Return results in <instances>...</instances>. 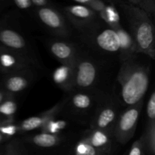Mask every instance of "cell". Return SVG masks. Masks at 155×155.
Listing matches in <instances>:
<instances>
[{
    "mask_svg": "<svg viewBox=\"0 0 155 155\" xmlns=\"http://www.w3.org/2000/svg\"><path fill=\"white\" fill-rule=\"evenodd\" d=\"M0 155H24L19 145L16 142L8 144L4 150H0Z\"/></svg>",
    "mask_w": 155,
    "mask_h": 155,
    "instance_id": "f1b7e54d",
    "label": "cell"
},
{
    "mask_svg": "<svg viewBox=\"0 0 155 155\" xmlns=\"http://www.w3.org/2000/svg\"><path fill=\"white\" fill-rule=\"evenodd\" d=\"M0 43L5 48L26 56V41L17 30L0 25Z\"/></svg>",
    "mask_w": 155,
    "mask_h": 155,
    "instance_id": "9c48e42d",
    "label": "cell"
},
{
    "mask_svg": "<svg viewBox=\"0 0 155 155\" xmlns=\"http://www.w3.org/2000/svg\"><path fill=\"white\" fill-rule=\"evenodd\" d=\"M18 133V126L13 123H0V133L6 139H10Z\"/></svg>",
    "mask_w": 155,
    "mask_h": 155,
    "instance_id": "d4e9b609",
    "label": "cell"
},
{
    "mask_svg": "<svg viewBox=\"0 0 155 155\" xmlns=\"http://www.w3.org/2000/svg\"><path fill=\"white\" fill-rule=\"evenodd\" d=\"M92 98L89 94L78 92L74 94L71 98V104L76 110L83 112L88 110L92 104Z\"/></svg>",
    "mask_w": 155,
    "mask_h": 155,
    "instance_id": "d6986e66",
    "label": "cell"
},
{
    "mask_svg": "<svg viewBox=\"0 0 155 155\" xmlns=\"http://www.w3.org/2000/svg\"><path fill=\"white\" fill-rule=\"evenodd\" d=\"M117 33L120 39V59L124 62L128 59L135 57L138 54L137 48L134 39L132 37L130 32L124 30L120 24L114 28Z\"/></svg>",
    "mask_w": 155,
    "mask_h": 155,
    "instance_id": "5bb4252c",
    "label": "cell"
},
{
    "mask_svg": "<svg viewBox=\"0 0 155 155\" xmlns=\"http://www.w3.org/2000/svg\"><path fill=\"white\" fill-rule=\"evenodd\" d=\"M28 72L27 69L5 75L3 80L2 90L12 96L27 89L31 81V77L28 75Z\"/></svg>",
    "mask_w": 155,
    "mask_h": 155,
    "instance_id": "30bf717a",
    "label": "cell"
},
{
    "mask_svg": "<svg viewBox=\"0 0 155 155\" xmlns=\"http://www.w3.org/2000/svg\"><path fill=\"white\" fill-rule=\"evenodd\" d=\"M51 54L61 63L74 67L77 61L75 48L69 42L61 40H52L49 43Z\"/></svg>",
    "mask_w": 155,
    "mask_h": 155,
    "instance_id": "8fae6325",
    "label": "cell"
},
{
    "mask_svg": "<svg viewBox=\"0 0 155 155\" xmlns=\"http://www.w3.org/2000/svg\"><path fill=\"white\" fill-rule=\"evenodd\" d=\"M64 15L74 26L78 28L92 30L98 26V21H101L98 14L83 5L77 4L64 8Z\"/></svg>",
    "mask_w": 155,
    "mask_h": 155,
    "instance_id": "277c9868",
    "label": "cell"
},
{
    "mask_svg": "<svg viewBox=\"0 0 155 155\" xmlns=\"http://www.w3.org/2000/svg\"><path fill=\"white\" fill-rule=\"evenodd\" d=\"M120 7L130 27L138 54H145L154 60L155 57L154 26L151 15L130 3H120Z\"/></svg>",
    "mask_w": 155,
    "mask_h": 155,
    "instance_id": "7a4b0ae2",
    "label": "cell"
},
{
    "mask_svg": "<svg viewBox=\"0 0 155 155\" xmlns=\"http://www.w3.org/2000/svg\"><path fill=\"white\" fill-rule=\"evenodd\" d=\"M15 4L18 8L24 11L30 10L33 6L31 0H13Z\"/></svg>",
    "mask_w": 155,
    "mask_h": 155,
    "instance_id": "f546056e",
    "label": "cell"
},
{
    "mask_svg": "<svg viewBox=\"0 0 155 155\" xmlns=\"http://www.w3.org/2000/svg\"><path fill=\"white\" fill-rule=\"evenodd\" d=\"M61 139V137L59 135L51 134L45 132H41L30 138L31 143L40 148H52L56 146L60 143Z\"/></svg>",
    "mask_w": 155,
    "mask_h": 155,
    "instance_id": "e0dca14e",
    "label": "cell"
},
{
    "mask_svg": "<svg viewBox=\"0 0 155 155\" xmlns=\"http://www.w3.org/2000/svg\"><path fill=\"white\" fill-rule=\"evenodd\" d=\"M33 6L36 8L45 7V6L51 5L49 0H31Z\"/></svg>",
    "mask_w": 155,
    "mask_h": 155,
    "instance_id": "4dcf8cb0",
    "label": "cell"
},
{
    "mask_svg": "<svg viewBox=\"0 0 155 155\" xmlns=\"http://www.w3.org/2000/svg\"><path fill=\"white\" fill-rule=\"evenodd\" d=\"M97 74V67L92 61L77 59L74 65L73 88L80 90L90 89L96 82Z\"/></svg>",
    "mask_w": 155,
    "mask_h": 155,
    "instance_id": "5b68a950",
    "label": "cell"
},
{
    "mask_svg": "<svg viewBox=\"0 0 155 155\" xmlns=\"http://www.w3.org/2000/svg\"><path fill=\"white\" fill-rule=\"evenodd\" d=\"M112 133L100 130H91L84 138L85 140L97 149L109 154L110 149V136Z\"/></svg>",
    "mask_w": 155,
    "mask_h": 155,
    "instance_id": "9a60e30c",
    "label": "cell"
},
{
    "mask_svg": "<svg viewBox=\"0 0 155 155\" xmlns=\"http://www.w3.org/2000/svg\"><path fill=\"white\" fill-rule=\"evenodd\" d=\"M67 127V122L64 120H55L54 118L50 120L41 129L42 132L58 135Z\"/></svg>",
    "mask_w": 155,
    "mask_h": 155,
    "instance_id": "603a6c76",
    "label": "cell"
},
{
    "mask_svg": "<svg viewBox=\"0 0 155 155\" xmlns=\"http://www.w3.org/2000/svg\"><path fill=\"white\" fill-rule=\"evenodd\" d=\"M98 16L101 21L113 29L120 24L119 13L113 5L106 4L102 12L98 14Z\"/></svg>",
    "mask_w": 155,
    "mask_h": 155,
    "instance_id": "ffe728a7",
    "label": "cell"
},
{
    "mask_svg": "<svg viewBox=\"0 0 155 155\" xmlns=\"http://www.w3.org/2000/svg\"><path fill=\"white\" fill-rule=\"evenodd\" d=\"M118 109L113 102H107L97 109L91 122V130H100L113 134L115 123L117 120Z\"/></svg>",
    "mask_w": 155,
    "mask_h": 155,
    "instance_id": "52a82bcc",
    "label": "cell"
},
{
    "mask_svg": "<svg viewBox=\"0 0 155 155\" xmlns=\"http://www.w3.org/2000/svg\"><path fill=\"white\" fill-rule=\"evenodd\" d=\"M128 1V2L130 3V4H132V2H133V0H127Z\"/></svg>",
    "mask_w": 155,
    "mask_h": 155,
    "instance_id": "836d02e7",
    "label": "cell"
},
{
    "mask_svg": "<svg viewBox=\"0 0 155 155\" xmlns=\"http://www.w3.org/2000/svg\"><path fill=\"white\" fill-rule=\"evenodd\" d=\"M29 65L27 56L0 45V71L5 75L27 70Z\"/></svg>",
    "mask_w": 155,
    "mask_h": 155,
    "instance_id": "ba28073f",
    "label": "cell"
},
{
    "mask_svg": "<svg viewBox=\"0 0 155 155\" xmlns=\"http://www.w3.org/2000/svg\"><path fill=\"white\" fill-rule=\"evenodd\" d=\"M110 1H114V2H117L120 3V0H110Z\"/></svg>",
    "mask_w": 155,
    "mask_h": 155,
    "instance_id": "e575fe53",
    "label": "cell"
},
{
    "mask_svg": "<svg viewBox=\"0 0 155 155\" xmlns=\"http://www.w3.org/2000/svg\"><path fill=\"white\" fill-rule=\"evenodd\" d=\"M147 123L155 122V92L153 91L148 98L146 108Z\"/></svg>",
    "mask_w": 155,
    "mask_h": 155,
    "instance_id": "4316f807",
    "label": "cell"
},
{
    "mask_svg": "<svg viewBox=\"0 0 155 155\" xmlns=\"http://www.w3.org/2000/svg\"><path fill=\"white\" fill-rule=\"evenodd\" d=\"M6 138L4 136H2V135L1 134V133H0V143H2V142H4L5 140H6Z\"/></svg>",
    "mask_w": 155,
    "mask_h": 155,
    "instance_id": "d6a6232c",
    "label": "cell"
},
{
    "mask_svg": "<svg viewBox=\"0 0 155 155\" xmlns=\"http://www.w3.org/2000/svg\"><path fill=\"white\" fill-rule=\"evenodd\" d=\"M74 1L77 2L79 4L90 8L91 9L95 11L98 15L100 12H102L106 5V4L102 0H74Z\"/></svg>",
    "mask_w": 155,
    "mask_h": 155,
    "instance_id": "cb8c5ba5",
    "label": "cell"
},
{
    "mask_svg": "<svg viewBox=\"0 0 155 155\" xmlns=\"http://www.w3.org/2000/svg\"><path fill=\"white\" fill-rule=\"evenodd\" d=\"M145 143L146 154L154 155L155 154V122L147 123L145 134L142 136Z\"/></svg>",
    "mask_w": 155,
    "mask_h": 155,
    "instance_id": "44dd1931",
    "label": "cell"
},
{
    "mask_svg": "<svg viewBox=\"0 0 155 155\" xmlns=\"http://www.w3.org/2000/svg\"><path fill=\"white\" fill-rule=\"evenodd\" d=\"M36 15L39 21L53 33L63 36L69 34L64 17L51 5L36 8Z\"/></svg>",
    "mask_w": 155,
    "mask_h": 155,
    "instance_id": "8992f818",
    "label": "cell"
},
{
    "mask_svg": "<svg viewBox=\"0 0 155 155\" xmlns=\"http://www.w3.org/2000/svg\"><path fill=\"white\" fill-rule=\"evenodd\" d=\"M95 43L103 51L108 53H119L120 39L114 29L107 26L95 37Z\"/></svg>",
    "mask_w": 155,
    "mask_h": 155,
    "instance_id": "7c38bea8",
    "label": "cell"
},
{
    "mask_svg": "<svg viewBox=\"0 0 155 155\" xmlns=\"http://www.w3.org/2000/svg\"><path fill=\"white\" fill-rule=\"evenodd\" d=\"M150 81L149 67L139 61L136 55L122 62L117 76L120 98L126 107L142 101Z\"/></svg>",
    "mask_w": 155,
    "mask_h": 155,
    "instance_id": "6da1fadb",
    "label": "cell"
},
{
    "mask_svg": "<svg viewBox=\"0 0 155 155\" xmlns=\"http://www.w3.org/2000/svg\"><path fill=\"white\" fill-rule=\"evenodd\" d=\"M9 96H12V95H8V94L6 93L4 90H2L1 89V90H0V104H1Z\"/></svg>",
    "mask_w": 155,
    "mask_h": 155,
    "instance_id": "1f68e13d",
    "label": "cell"
},
{
    "mask_svg": "<svg viewBox=\"0 0 155 155\" xmlns=\"http://www.w3.org/2000/svg\"><path fill=\"white\" fill-rule=\"evenodd\" d=\"M61 107V104H58L41 115L27 118L18 126V132H30L38 129H42L48 121L55 117L56 114L58 113Z\"/></svg>",
    "mask_w": 155,
    "mask_h": 155,
    "instance_id": "4fadbf2b",
    "label": "cell"
},
{
    "mask_svg": "<svg viewBox=\"0 0 155 155\" xmlns=\"http://www.w3.org/2000/svg\"><path fill=\"white\" fill-rule=\"evenodd\" d=\"M75 155H108L89 145L84 139L80 140L74 148Z\"/></svg>",
    "mask_w": 155,
    "mask_h": 155,
    "instance_id": "7402d4cb",
    "label": "cell"
},
{
    "mask_svg": "<svg viewBox=\"0 0 155 155\" xmlns=\"http://www.w3.org/2000/svg\"><path fill=\"white\" fill-rule=\"evenodd\" d=\"M128 155H146L145 143H144V139L142 136L136 142H134Z\"/></svg>",
    "mask_w": 155,
    "mask_h": 155,
    "instance_id": "83f0119b",
    "label": "cell"
},
{
    "mask_svg": "<svg viewBox=\"0 0 155 155\" xmlns=\"http://www.w3.org/2000/svg\"><path fill=\"white\" fill-rule=\"evenodd\" d=\"M18 105L12 96H9L0 104V123H12Z\"/></svg>",
    "mask_w": 155,
    "mask_h": 155,
    "instance_id": "ac0fdd59",
    "label": "cell"
},
{
    "mask_svg": "<svg viewBox=\"0 0 155 155\" xmlns=\"http://www.w3.org/2000/svg\"><path fill=\"white\" fill-rule=\"evenodd\" d=\"M143 104V101H141L134 105L127 107L119 114L113 130V136L117 142L124 145L134 136Z\"/></svg>",
    "mask_w": 155,
    "mask_h": 155,
    "instance_id": "3957f363",
    "label": "cell"
},
{
    "mask_svg": "<svg viewBox=\"0 0 155 155\" xmlns=\"http://www.w3.org/2000/svg\"><path fill=\"white\" fill-rule=\"evenodd\" d=\"M132 5L143 9L150 15L154 14L155 0H133Z\"/></svg>",
    "mask_w": 155,
    "mask_h": 155,
    "instance_id": "484cf974",
    "label": "cell"
},
{
    "mask_svg": "<svg viewBox=\"0 0 155 155\" xmlns=\"http://www.w3.org/2000/svg\"><path fill=\"white\" fill-rule=\"evenodd\" d=\"M74 67L61 64L56 68L52 74V80L55 84L64 90L73 89Z\"/></svg>",
    "mask_w": 155,
    "mask_h": 155,
    "instance_id": "2e32d148",
    "label": "cell"
}]
</instances>
